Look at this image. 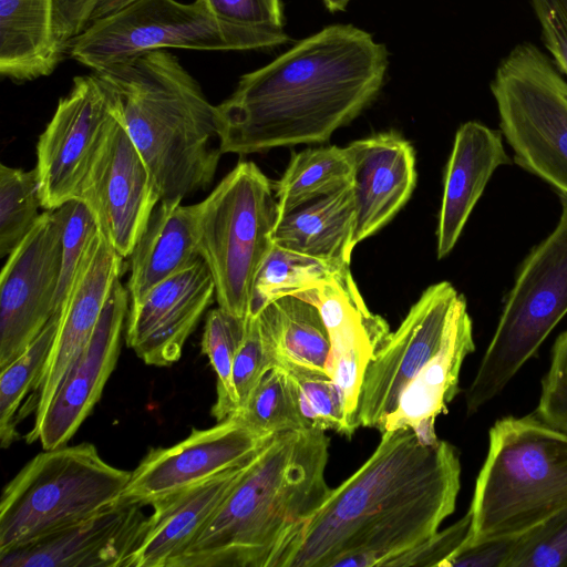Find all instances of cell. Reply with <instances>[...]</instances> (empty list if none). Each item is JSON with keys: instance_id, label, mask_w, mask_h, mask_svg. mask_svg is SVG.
<instances>
[{"instance_id": "obj_33", "label": "cell", "mask_w": 567, "mask_h": 567, "mask_svg": "<svg viewBox=\"0 0 567 567\" xmlns=\"http://www.w3.org/2000/svg\"><path fill=\"white\" fill-rule=\"evenodd\" d=\"M247 318L237 317L217 307L207 313L202 351L208 357L217 377V399L212 414L223 421L238 410L233 382L234 361L244 339Z\"/></svg>"}, {"instance_id": "obj_13", "label": "cell", "mask_w": 567, "mask_h": 567, "mask_svg": "<svg viewBox=\"0 0 567 567\" xmlns=\"http://www.w3.org/2000/svg\"><path fill=\"white\" fill-rule=\"evenodd\" d=\"M61 224L54 210L8 256L0 276V369L13 361L58 312Z\"/></svg>"}, {"instance_id": "obj_41", "label": "cell", "mask_w": 567, "mask_h": 567, "mask_svg": "<svg viewBox=\"0 0 567 567\" xmlns=\"http://www.w3.org/2000/svg\"><path fill=\"white\" fill-rule=\"evenodd\" d=\"M534 414L567 432V330L559 334L553 346L549 369L542 380Z\"/></svg>"}, {"instance_id": "obj_40", "label": "cell", "mask_w": 567, "mask_h": 567, "mask_svg": "<svg viewBox=\"0 0 567 567\" xmlns=\"http://www.w3.org/2000/svg\"><path fill=\"white\" fill-rule=\"evenodd\" d=\"M136 0H54L53 28L63 53L91 23L105 18Z\"/></svg>"}, {"instance_id": "obj_36", "label": "cell", "mask_w": 567, "mask_h": 567, "mask_svg": "<svg viewBox=\"0 0 567 567\" xmlns=\"http://www.w3.org/2000/svg\"><path fill=\"white\" fill-rule=\"evenodd\" d=\"M53 210L59 217L62 235V266L55 298L60 312L101 230L89 207L79 198Z\"/></svg>"}, {"instance_id": "obj_34", "label": "cell", "mask_w": 567, "mask_h": 567, "mask_svg": "<svg viewBox=\"0 0 567 567\" xmlns=\"http://www.w3.org/2000/svg\"><path fill=\"white\" fill-rule=\"evenodd\" d=\"M42 207L38 171L0 165V257L9 256L32 230ZM43 208V207H42Z\"/></svg>"}, {"instance_id": "obj_10", "label": "cell", "mask_w": 567, "mask_h": 567, "mask_svg": "<svg viewBox=\"0 0 567 567\" xmlns=\"http://www.w3.org/2000/svg\"><path fill=\"white\" fill-rule=\"evenodd\" d=\"M254 50L237 28L220 21L202 1L136 0L91 23L68 53L93 71L159 49Z\"/></svg>"}, {"instance_id": "obj_26", "label": "cell", "mask_w": 567, "mask_h": 567, "mask_svg": "<svg viewBox=\"0 0 567 567\" xmlns=\"http://www.w3.org/2000/svg\"><path fill=\"white\" fill-rule=\"evenodd\" d=\"M355 205L351 183L279 218L275 245L331 264L350 265Z\"/></svg>"}, {"instance_id": "obj_8", "label": "cell", "mask_w": 567, "mask_h": 567, "mask_svg": "<svg viewBox=\"0 0 567 567\" xmlns=\"http://www.w3.org/2000/svg\"><path fill=\"white\" fill-rule=\"evenodd\" d=\"M554 230L523 261L465 392L467 415L498 395L567 313V196Z\"/></svg>"}, {"instance_id": "obj_32", "label": "cell", "mask_w": 567, "mask_h": 567, "mask_svg": "<svg viewBox=\"0 0 567 567\" xmlns=\"http://www.w3.org/2000/svg\"><path fill=\"white\" fill-rule=\"evenodd\" d=\"M56 312L37 338L8 365L0 369V443L9 447L18 436L17 412L44 370L58 327Z\"/></svg>"}, {"instance_id": "obj_3", "label": "cell", "mask_w": 567, "mask_h": 567, "mask_svg": "<svg viewBox=\"0 0 567 567\" xmlns=\"http://www.w3.org/2000/svg\"><path fill=\"white\" fill-rule=\"evenodd\" d=\"M323 430L275 434L208 523L168 567H270L295 530L322 504L330 440Z\"/></svg>"}, {"instance_id": "obj_43", "label": "cell", "mask_w": 567, "mask_h": 567, "mask_svg": "<svg viewBox=\"0 0 567 567\" xmlns=\"http://www.w3.org/2000/svg\"><path fill=\"white\" fill-rule=\"evenodd\" d=\"M540 39L559 72L567 78V0H528Z\"/></svg>"}, {"instance_id": "obj_31", "label": "cell", "mask_w": 567, "mask_h": 567, "mask_svg": "<svg viewBox=\"0 0 567 567\" xmlns=\"http://www.w3.org/2000/svg\"><path fill=\"white\" fill-rule=\"evenodd\" d=\"M229 417L264 436L307 429L296 384L280 365L267 371L246 404Z\"/></svg>"}, {"instance_id": "obj_14", "label": "cell", "mask_w": 567, "mask_h": 567, "mask_svg": "<svg viewBox=\"0 0 567 567\" xmlns=\"http://www.w3.org/2000/svg\"><path fill=\"white\" fill-rule=\"evenodd\" d=\"M78 198L89 207L114 250L130 257L159 195L146 163L116 116Z\"/></svg>"}, {"instance_id": "obj_25", "label": "cell", "mask_w": 567, "mask_h": 567, "mask_svg": "<svg viewBox=\"0 0 567 567\" xmlns=\"http://www.w3.org/2000/svg\"><path fill=\"white\" fill-rule=\"evenodd\" d=\"M199 258L195 206L158 202L130 255V305Z\"/></svg>"}, {"instance_id": "obj_15", "label": "cell", "mask_w": 567, "mask_h": 567, "mask_svg": "<svg viewBox=\"0 0 567 567\" xmlns=\"http://www.w3.org/2000/svg\"><path fill=\"white\" fill-rule=\"evenodd\" d=\"M272 436L259 435L234 417L193 429L178 443L151 450L132 471L118 503L151 505L248 462Z\"/></svg>"}, {"instance_id": "obj_45", "label": "cell", "mask_w": 567, "mask_h": 567, "mask_svg": "<svg viewBox=\"0 0 567 567\" xmlns=\"http://www.w3.org/2000/svg\"><path fill=\"white\" fill-rule=\"evenodd\" d=\"M330 12L343 11L351 0H321Z\"/></svg>"}, {"instance_id": "obj_27", "label": "cell", "mask_w": 567, "mask_h": 567, "mask_svg": "<svg viewBox=\"0 0 567 567\" xmlns=\"http://www.w3.org/2000/svg\"><path fill=\"white\" fill-rule=\"evenodd\" d=\"M54 0H0V73L16 83L50 75L60 63Z\"/></svg>"}, {"instance_id": "obj_4", "label": "cell", "mask_w": 567, "mask_h": 567, "mask_svg": "<svg viewBox=\"0 0 567 567\" xmlns=\"http://www.w3.org/2000/svg\"><path fill=\"white\" fill-rule=\"evenodd\" d=\"M93 73L146 163L159 202L182 203L210 186L223 154L216 105L176 55L146 51Z\"/></svg>"}, {"instance_id": "obj_16", "label": "cell", "mask_w": 567, "mask_h": 567, "mask_svg": "<svg viewBox=\"0 0 567 567\" xmlns=\"http://www.w3.org/2000/svg\"><path fill=\"white\" fill-rule=\"evenodd\" d=\"M130 306L127 288L114 282L94 332L41 417L34 420L27 443L44 450L65 445L99 402L118 358Z\"/></svg>"}, {"instance_id": "obj_44", "label": "cell", "mask_w": 567, "mask_h": 567, "mask_svg": "<svg viewBox=\"0 0 567 567\" xmlns=\"http://www.w3.org/2000/svg\"><path fill=\"white\" fill-rule=\"evenodd\" d=\"M522 535L491 538L462 546L441 567H507Z\"/></svg>"}, {"instance_id": "obj_28", "label": "cell", "mask_w": 567, "mask_h": 567, "mask_svg": "<svg viewBox=\"0 0 567 567\" xmlns=\"http://www.w3.org/2000/svg\"><path fill=\"white\" fill-rule=\"evenodd\" d=\"M256 318L278 365L327 372L330 339L317 306L288 295L269 302Z\"/></svg>"}, {"instance_id": "obj_35", "label": "cell", "mask_w": 567, "mask_h": 567, "mask_svg": "<svg viewBox=\"0 0 567 567\" xmlns=\"http://www.w3.org/2000/svg\"><path fill=\"white\" fill-rule=\"evenodd\" d=\"M296 384L300 412L307 429L332 430L351 437L355 432L339 392L327 372L281 364Z\"/></svg>"}, {"instance_id": "obj_12", "label": "cell", "mask_w": 567, "mask_h": 567, "mask_svg": "<svg viewBox=\"0 0 567 567\" xmlns=\"http://www.w3.org/2000/svg\"><path fill=\"white\" fill-rule=\"evenodd\" d=\"M460 292L449 281L429 286L367 367L355 414L358 427L379 429L405 386L441 347Z\"/></svg>"}, {"instance_id": "obj_6", "label": "cell", "mask_w": 567, "mask_h": 567, "mask_svg": "<svg viewBox=\"0 0 567 567\" xmlns=\"http://www.w3.org/2000/svg\"><path fill=\"white\" fill-rule=\"evenodd\" d=\"M194 206L198 248L218 307L246 319L256 276L275 245L274 185L254 162L243 161Z\"/></svg>"}, {"instance_id": "obj_42", "label": "cell", "mask_w": 567, "mask_h": 567, "mask_svg": "<svg viewBox=\"0 0 567 567\" xmlns=\"http://www.w3.org/2000/svg\"><path fill=\"white\" fill-rule=\"evenodd\" d=\"M471 526L472 515L467 511L456 523L442 532H436L415 547L390 558L383 567H441L446 559L468 542Z\"/></svg>"}, {"instance_id": "obj_17", "label": "cell", "mask_w": 567, "mask_h": 567, "mask_svg": "<svg viewBox=\"0 0 567 567\" xmlns=\"http://www.w3.org/2000/svg\"><path fill=\"white\" fill-rule=\"evenodd\" d=\"M148 525L142 506L115 503L0 553L1 567H128Z\"/></svg>"}, {"instance_id": "obj_18", "label": "cell", "mask_w": 567, "mask_h": 567, "mask_svg": "<svg viewBox=\"0 0 567 567\" xmlns=\"http://www.w3.org/2000/svg\"><path fill=\"white\" fill-rule=\"evenodd\" d=\"M292 296L313 303L322 316L330 339L326 370L349 420L355 424L364 373L390 334L389 324L369 310L350 266L341 268L330 280Z\"/></svg>"}, {"instance_id": "obj_30", "label": "cell", "mask_w": 567, "mask_h": 567, "mask_svg": "<svg viewBox=\"0 0 567 567\" xmlns=\"http://www.w3.org/2000/svg\"><path fill=\"white\" fill-rule=\"evenodd\" d=\"M346 266L350 265L331 264L274 245L256 276L249 316H256L277 298L297 295L330 280Z\"/></svg>"}, {"instance_id": "obj_24", "label": "cell", "mask_w": 567, "mask_h": 567, "mask_svg": "<svg viewBox=\"0 0 567 567\" xmlns=\"http://www.w3.org/2000/svg\"><path fill=\"white\" fill-rule=\"evenodd\" d=\"M246 463L154 501L128 567H168L198 536L243 475Z\"/></svg>"}, {"instance_id": "obj_39", "label": "cell", "mask_w": 567, "mask_h": 567, "mask_svg": "<svg viewBox=\"0 0 567 567\" xmlns=\"http://www.w3.org/2000/svg\"><path fill=\"white\" fill-rule=\"evenodd\" d=\"M277 365L278 361L262 336L256 316H249L247 318L246 332L235 357L233 369V382L238 401V410L246 404L267 371Z\"/></svg>"}, {"instance_id": "obj_20", "label": "cell", "mask_w": 567, "mask_h": 567, "mask_svg": "<svg viewBox=\"0 0 567 567\" xmlns=\"http://www.w3.org/2000/svg\"><path fill=\"white\" fill-rule=\"evenodd\" d=\"M122 260L100 234L90 256L60 311L58 331L38 381L35 417L45 412L65 375L89 343L114 282L121 277Z\"/></svg>"}, {"instance_id": "obj_29", "label": "cell", "mask_w": 567, "mask_h": 567, "mask_svg": "<svg viewBox=\"0 0 567 567\" xmlns=\"http://www.w3.org/2000/svg\"><path fill=\"white\" fill-rule=\"evenodd\" d=\"M351 177L346 147L321 146L292 153L286 171L274 185L279 218L351 183Z\"/></svg>"}, {"instance_id": "obj_23", "label": "cell", "mask_w": 567, "mask_h": 567, "mask_svg": "<svg viewBox=\"0 0 567 567\" xmlns=\"http://www.w3.org/2000/svg\"><path fill=\"white\" fill-rule=\"evenodd\" d=\"M511 163L501 130L478 121L457 128L444 173L436 229L439 259L453 250L492 175Z\"/></svg>"}, {"instance_id": "obj_11", "label": "cell", "mask_w": 567, "mask_h": 567, "mask_svg": "<svg viewBox=\"0 0 567 567\" xmlns=\"http://www.w3.org/2000/svg\"><path fill=\"white\" fill-rule=\"evenodd\" d=\"M114 117L101 80L93 72L75 76L37 144L35 168L44 209L78 198Z\"/></svg>"}, {"instance_id": "obj_5", "label": "cell", "mask_w": 567, "mask_h": 567, "mask_svg": "<svg viewBox=\"0 0 567 567\" xmlns=\"http://www.w3.org/2000/svg\"><path fill=\"white\" fill-rule=\"evenodd\" d=\"M566 507L567 432L535 414L497 420L476 478L466 544L523 535Z\"/></svg>"}, {"instance_id": "obj_38", "label": "cell", "mask_w": 567, "mask_h": 567, "mask_svg": "<svg viewBox=\"0 0 567 567\" xmlns=\"http://www.w3.org/2000/svg\"><path fill=\"white\" fill-rule=\"evenodd\" d=\"M507 567H567V507L523 534Z\"/></svg>"}, {"instance_id": "obj_9", "label": "cell", "mask_w": 567, "mask_h": 567, "mask_svg": "<svg viewBox=\"0 0 567 567\" xmlns=\"http://www.w3.org/2000/svg\"><path fill=\"white\" fill-rule=\"evenodd\" d=\"M489 89L515 164L567 196V79L524 41L499 61Z\"/></svg>"}, {"instance_id": "obj_21", "label": "cell", "mask_w": 567, "mask_h": 567, "mask_svg": "<svg viewBox=\"0 0 567 567\" xmlns=\"http://www.w3.org/2000/svg\"><path fill=\"white\" fill-rule=\"evenodd\" d=\"M355 205L353 246L385 226L411 197L416 183L413 146L396 132H382L346 147Z\"/></svg>"}, {"instance_id": "obj_19", "label": "cell", "mask_w": 567, "mask_h": 567, "mask_svg": "<svg viewBox=\"0 0 567 567\" xmlns=\"http://www.w3.org/2000/svg\"><path fill=\"white\" fill-rule=\"evenodd\" d=\"M214 298L212 274L199 258L128 306L127 347L148 365H172Z\"/></svg>"}, {"instance_id": "obj_1", "label": "cell", "mask_w": 567, "mask_h": 567, "mask_svg": "<svg viewBox=\"0 0 567 567\" xmlns=\"http://www.w3.org/2000/svg\"><path fill=\"white\" fill-rule=\"evenodd\" d=\"M460 454L411 429L381 433L371 456L331 488L270 567H383L426 540L455 509Z\"/></svg>"}, {"instance_id": "obj_7", "label": "cell", "mask_w": 567, "mask_h": 567, "mask_svg": "<svg viewBox=\"0 0 567 567\" xmlns=\"http://www.w3.org/2000/svg\"><path fill=\"white\" fill-rule=\"evenodd\" d=\"M131 473L91 443L39 453L2 491L0 553L117 503Z\"/></svg>"}, {"instance_id": "obj_22", "label": "cell", "mask_w": 567, "mask_h": 567, "mask_svg": "<svg viewBox=\"0 0 567 567\" xmlns=\"http://www.w3.org/2000/svg\"><path fill=\"white\" fill-rule=\"evenodd\" d=\"M474 350L473 321L461 293L440 349L405 386L395 410L378 429L380 433L411 429L423 442L435 443V419L447 412V404L458 393L462 364Z\"/></svg>"}, {"instance_id": "obj_37", "label": "cell", "mask_w": 567, "mask_h": 567, "mask_svg": "<svg viewBox=\"0 0 567 567\" xmlns=\"http://www.w3.org/2000/svg\"><path fill=\"white\" fill-rule=\"evenodd\" d=\"M217 19L240 30L254 50L287 43L281 0H199Z\"/></svg>"}, {"instance_id": "obj_2", "label": "cell", "mask_w": 567, "mask_h": 567, "mask_svg": "<svg viewBox=\"0 0 567 567\" xmlns=\"http://www.w3.org/2000/svg\"><path fill=\"white\" fill-rule=\"evenodd\" d=\"M386 47L352 24H332L244 74L216 105L223 154L329 141L379 95Z\"/></svg>"}]
</instances>
